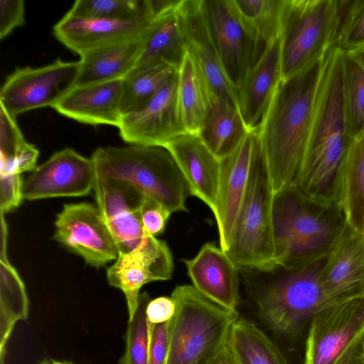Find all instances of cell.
I'll use <instances>...</instances> for the list:
<instances>
[{
  "mask_svg": "<svg viewBox=\"0 0 364 364\" xmlns=\"http://www.w3.org/2000/svg\"><path fill=\"white\" fill-rule=\"evenodd\" d=\"M345 53L333 46L323 58L309 139L294 186L322 202H337L343 161L352 141L343 109Z\"/></svg>",
  "mask_w": 364,
  "mask_h": 364,
  "instance_id": "1",
  "label": "cell"
},
{
  "mask_svg": "<svg viewBox=\"0 0 364 364\" xmlns=\"http://www.w3.org/2000/svg\"><path fill=\"white\" fill-rule=\"evenodd\" d=\"M323 58L293 77L281 80L257 129L274 193L294 185L296 180L311 129Z\"/></svg>",
  "mask_w": 364,
  "mask_h": 364,
  "instance_id": "2",
  "label": "cell"
},
{
  "mask_svg": "<svg viewBox=\"0 0 364 364\" xmlns=\"http://www.w3.org/2000/svg\"><path fill=\"white\" fill-rule=\"evenodd\" d=\"M348 223L337 202L315 200L297 186L274 193L273 262L292 269L327 257Z\"/></svg>",
  "mask_w": 364,
  "mask_h": 364,
  "instance_id": "3",
  "label": "cell"
},
{
  "mask_svg": "<svg viewBox=\"0 0 364 364\" xmlns=\"http://www.w3.org/2000/svg\"><path fill=\"white\" fill-rule=\"evenodd\" d=\"M325 259L299 268L289 269L272 262L240 269L247 294L272 330L282 335L293 334L316 314L333 306L321 282Z\"/></svg>",
  "mask_w": 364,
  "mask_h": 364,
  "instance_id": "4",
  "label": "cell"
},
{
  "mask_svg": "<svg viewBox=\"0 0 364 364\" xmlns=\"http://www.w3.org/2000/svg\"><path fill=\"white\" fill-rule=\"evenodd\" d=\"M99 176L127 182L173 213L188 211V183L164 146L131 145L97 148L91 156Z\"/></svg>",
  "mask_w": 364,
  "mask_h": 364,
  "instance_id": "5",
  "label": "cell"
},
{
  "mask_svg": "<svg viewBox=\"0 0 364 364\" xmlns=\"http://www.w3.org/2000/svg\"><path fill=\"white\" fill-rule=\"evenodd\" d=\"M176 311L169 321L166 364H212L224 346L237 311L225 308L193 286H176Z\"/></svg>",
  "mask_w": 364,
  "mask_h": 364,
  "instance_id": "6",
  "label": "cell"
},
{
  "mask_svg": "<svg viewBox=\"0 0 364 364\" xmlns=\"http://www.w3.org/2000/svg\"><path fill=\"white\" fill-rule=\"evenodd\" d=\"M339 0H284L279 33L282 80L322 60L335 46Z\"/></svg>",
  "mask_w": 364,
  "mask_h": 364,
  "instance_id": "7",
  "label": "cell"
},
{
  "mask_svg": "<svg viewBox=\"0 0 364 364\" xmlns=\"http://www.w3.org/2000/svg\"><path fill=\"white\" fill-rule=\"evenodd\" d=\"M273 196L271 178L259 143L243 203L225 252L239 269L273 262Z\"/></svg>",
  "mask_w": 364,
  "mask_h": 364,
  "instance_id": "8",
  "label": "cell"
},
{
  "mask_svg": "<svg viewBox=\"0 0 364 364\" xmlns=\"http://www.w3.org/2000/svg\"><path fill=\"white\" fill-rule=\"evenodd\" d=\"M304 364H364V296L329 306L312 318Z\"/></svg>",
  "mask_w": 364,
  "mask_h": 364,
  "instance_id": "9",
  "label": "cell"
},
{
  "mask_svg": "<svg viewBox=\"0 0 364 364\" xmlns=\"http://www.w3.org/2000/svg\"><path fill=\"white\" fill-rule=\"evenodd\" d=\"M79 69V61L60 59L42 67L16 68L2 85L0 107L15 119L27 111L53 107L75 85Z\"/></svg>",
  "mask_w": 364,
  "mask_h": 364,
  "instance_id": "10",
  "label": "cell"
},
{
  "mask_svg": "<svg viewBox=\"0 0 364 364\" xmlns=\"http://www.w3.org/2000/svg\"><path fill=\"white\" fill-rule=\"evenodd\" d=\"M210 33L226 76L238 89L266 45L241 16L232 0H205Z\"/></svg>",
  "mask_w": 364,
  "mask_h": 364,
  "instance_id": "11",
  "label": "cell"
},
{
  "mask_svg": "<svg viewBox=\"0 0 364 364\" xmlns=\"http://www.w3.org/2000/svg\"><path fill=\"white\" fill-rule=\"evenodd\" d=\"M54 225L53 239L82 257L86 264L98 268L117 258V245L100 210L93 204H64Z\"/></svg>",
  "mask_w": 364,
  "mask_h": 364,
  "instance_id": "12",
  "label": "cell"
},
{
  "mask_svg": "<svg viewBox=\"0 0 364 364\" xmlns=\"http://www.w3.org/2000/svg\"><path fill=\"white\" fill-rule=\"evenodd\" d=\"M173 271V257L167 244L147 234L130 252H119L107 268V279L110 286L124 293L130 320L138 306L141 287L151 282L171 279Z\"/></svg>",
  "mask_w": 364,
  "mask_h": 364,
  "instance_id": "13",
  "label": "cell"
},
{
  "mask_svg": "<svg viewBox=\"0 0 364 364\" xmlns=\"http://www.w3.org/2000/svg\"><path fill=\"white\" fill-rule=\"evenodd\" d=\"M96 172L92 159L73 149L55 152L23 181V199L80 197L93 190Z\"/></svg>",
  "mask_w": 364,
  "mask_h": 364,
  "instance_id": "14",
  "label": "cell"
},
{
  "mask_svg": "<svg viewBox=\"0 0 364 364\" xmlns=\"http://www.w3.org/2000/svg\"><path fill=\"white\" fill-rule=\"evenodd\" d=\"M177 73L144 106L122 115L121 138L132 145L165 146L187 133L177 101Z\"/></svg>",
  "mask_w": 364,
  "mask_h": 364,
  "instance_id": "15",
  "label": "cell"
},
{
  "mask_svg": "<svg viewBox=\"0 0 364 364\" xmlns=\"http://www.w3.org/2000/svg\"><path fill=\"white\" fill-rule=\"evenodd\" d=\"M95 198L119 250L127 253L138 246L147 233L141 221L144 195L132 185L96 174Z\"/></svg>",
  "mask_w": 364,
  "mask_h": 364,
  "instance_id": "16",
  "label": "cell"
},
{
  "mask_svg": "<svg viewBox=\"0 0 364 364\" xmlns=\"http://www.w3.org/2000/svg\"><path fill=\"white\" fill-rule=\"evenodd\" d=\"M178 14L186 48L203 73L215 102L223 100L238 108L237 90L221 65L208 25L205 0H182Z\"/></svg>",
  "mask_w": 364,
  "mask_h": 364,
  "instance_id": "17",
  "label": "cell"
},
{
  "mask_svg": "<svg viewBox=\"0 0 364 364\" xmlns=\"http://www.w3.org/2000/svg\"><path fill=\"white\" fill-rule=\"evenodd\" d=\"M259 144L257 129L248 131L240 145L220 161V176L215 218L220 248L226 252L245 198L250 171Z\"/></svg>",
  "mask_w": 364,
  "mask_h": 364,
  "instance_id": "18",
  "label": "cell"
},
{
  "mask_svg": "<svg viewBox=\"0 0 364 364\" xmlns=\"http://www.w3.org/2000/svg\"><path fill=\"white\" fill-rule=\"evenodd\" d=\"M320 278L333 305L364 296V233L348 222L326 257Z\"/></svg>",
  "mask_w": 364,
  "mask_h": 364,
  "instance_id": "19",
  "label": "cell"
},
{
  "mask_svg": "<svg viewBox=\"0 0 364 364\" xmlns=\"http://www.w3.org/2000/svg\"><path fill=\"white\" fill-rule=\"evenodd\" d=\"M151 21L82 18L67 12L53 26V33L66 48L81 55L97 48L139 38Z\"/></svg>",
  "mask_w": 364,
  "mask_h": 364,
  "instance_id": "20",
  "label": "cell"
},
{
  "mask_svg": "<svg viewBox=\"0 0 364 364\" xmlns=\"http://www.w3.org/2000/svg\"><path fill=\"white\" fill-rule=\"evenodd\" d=\"M193 286L218 304L237 311L240 269L228 254L213 242L204 244L196 257L182 260Z\"/></svg>",
  "mask_w": 364,
  "mask_h": 364,
  "instance_id": "21",
  "label": "cell"
},
{
  "mask_svg": "<svg viewBox=\"0 0 364 364\" xmlns=\"http://www.w3.org/2000/svg\"><path fill=\"white\" fill-rule=\"evenodd\" d=\"M282 80L279 36L268 42L238 89V109L248 131L256 130Z\"/></svg>",
  "mask_w": 364,
  "mask_h": 364,
  "instance_id": "22",
  "label": "cell"
},
{
  "mask_svg": "<svg viewBox=\"0 0 364 364\" xmlns=\"http://www.w3.org/2000/svg\"><path fill=\"white\" fill-rule=\"evenodd\" d=\"M173 156L190 191L216 213L220 161L206 147L197 134L185 133L165 146Z\"/></svg>",
  "mask_w": 364,
  "mask_h": 364,
  "instance_id": "23",
  "label": "cell"
},
{
  "mask_svg": "<svg viewBox=\"0 0 364 364\" xmlns=\"http://www.w3.org/2000/svg\"><path fill=\"white\" fill-rule=\"evenodd\" d=\"M122 80L75 85L52 108L81 123L118 127Z\"/></svg>",
  "mask_w": 364,
  "mask_h": 364,
  "instance_id": "24",
  "label": "cell"
},
{
  "mask_svg": "<svg viewBox=\"0 0 364 364\" xmlns=\"http://www.w3.org/2000/svg\"><path fill=\"white\" fill-rule=\"evenodd\" d=\"M141 46V36L83 53L80 55V69L75 85L123 79L136 65Z\"/></svg>",
  "mask_w": 364,
  "mask_h": 364,
  "instance_id": "25",
  "label": "cell"
},
{
  "mask_svg": "<svg viewBox=\"0 0 364 364\" xmlns=\"http://www.w3.org/2000/svg\"><path fill=\"white\" fill-rule=\"evenodd\" d=\"M177 79L182 124L187 133L198 134L215 99L203 73L187 48L178 68Z\"/></svg>",
  "mask_w": 364,
  "mask_h": 364,
  "instance_id": "26",
  "label": "cell"
},
{
  "mask_svg": "<svg viewBox=\"0 0 364 364\" xmlns=\"http://www.w3.org/2000/svg\"><path fill=\"white\" fill-rule=\"evenodd\" d=\"M248 130L238 108L223 101L214 102L198 133L209 151L220 161L230 155Z\"/></svg>",
  "mask_w": 364,
  "mask_h": 364,
  "instance_id": "27",
  "label": "cell"
},
{
  "mask_svg": "<svg viewBox=\"0 0 364 364\" xmlns=\"http://www.w3.org/2000/svg\"><path fill=\"white\" fill-rule=\"evenodd\" d=\"M178 8L151 21L141 36L136 65L161 60L178 68L186 50Z\"/></svg>",
  "mask_w": 364,
  "mask_h": 364,
  "instance_id": "28",
  "label": "cell"
},
{
  "mask_svg": "<svg viewBox=\"0 0 364 364\" xmlns=\"http://www.w3.org/2000/svg\"><path fill=\"white\" fill-rule=\"evenodd\" d=\"M177 72V68L161 60L136 65L122 79V116L144 106Z\"/></svg>",
  "mask_w": 364,
  "mask_h": 364,
  "instance_id": "29",
  "label": "cell"
},
{
  "mask_svg": "<svg viewBox=\"0 0 364 364\" xmlns=\"http://www.w3.org/2000/svg\"><path fill=\"white\" fill-rule=\"evenodd\" d=\"M338 203L348 223L364 228V134L352 140L344 156L339 180Z\"/></svg>",
  "mask_w": 364,
  "mask_h": 364,
  "instance_id": "30",
  "label": "cell"
},
{
  "mask_svg": "<svg viewBox=\"0 0 364 364\" xmlns=\"http://www.w3.org/2000/svg\"><path fill=\"white\" fill-rule=\"evenodd\" d=\"M237 364H288L278 346L255 324L237 319L226 340Z\"/></svg>",
  "mask_w": 364,
  "mask_h": 364,
  "instance_id": "31",
  "label": "cell"
},
{
  "mask_svg": "<svg viewBox=\"0 0 364 364\" xmlns=\"http://www.w3.org/2000/svg\"><path fill=\"white\" fill-rule=\"evenodd\" d=\"M6 256L1 257L0 299V363H4L6 344L16 323L26 320L28 299L25 286L18 273L9 264Z\"/></svg>",
  "mask_w": 364,
  "mask_h": 364,
  "instance_id": "32",
  "label": "cell"
},
{
  "mask_svg": "<svg viewBox=\"0 0 364 364\" xmlns=\"http://www.w3.org/2000/svg\"><path fill=\"white\" fill-rule=\"evenodd\" d=\"M343 92L347 133L353 140L364 134V71L346 53Z\"/></svg>",
  "mask_w": 364,
  "mask_h": 364,
  "instance_id": "33",
  "label": "cell"
},
{
  "mask_svg": "<svg viewBox=\"0 0 364 364\" xmlns=\"http://www.w3.org/2000/svg\"><path fill=\"white\" fill-rule=\"evenodd\" d=\"M68 13L82 18L153 20L148 0H77Z\"/></svg>",
  "mask_w": 364,
  "mask_h": 364,
  "instance_id": "34",
  "label": "cell"
},
{
  "mask_svg": "<svg viewBox=\"0 0 364 364\" xmlns=\"http://www.w3.org/2000/svg\"><path fill=\"white\" fill-rule=\"evenodd\" d=\"M259 41L264 45L279 36L284 0H232Z\"/></svg>",
  "mask_w": 364,
  "mask_h": 364,
  "instance_id": "35",
  "label": "cell"
},
{
  "mask_svg": "<svg viewBox=\"0 0 364 364\" xmlns=\"http://www.w3.org/2000/svg\"><path fill=\"white\" fill-rule=\"evenodd\" d=\"M151 298L147 292L140 293L133 318L128 321L124 336L125 350L119 364H148L151 323L146 314Z\"/></svg>",
  "mask_w": 364,
  "mask_h": 364,
  "instance_id": "36",
  "label": "cell"
},
{
  "mask_svg": "<svg viewBox=\"0 0 364 364\" xmlns=\"http://www.w3.org/2000/svg\"><path fill=\"white\" fill-rule=\"evenodd\" d=\"M339 3L335 46L346 52L364 45V0H339Z\"/></svg>",
  "mask_w": 364,
  "mask_h": 364,
  "instance_id": "37",
  "label": "cell"
},
{
  "mask_svg": "<svg viewBox=\"0 0 364 364\" xmlns=\"http://www.w3.org/2000/svg\"><path fill=\"white\" fill-rule=\"evenodd\" d=\"M26 142L16 124V119L0 107V155L1 161L11 159Z\"/></svg>",
  "mask_w": 364,
  "mask_h": 364,
  "instance_id": "38",
  "label": "cell"
},
{
  "mask_svg": "<svg viewBox=\"0 0 364 364\" xmlns=\"http://www.w3.org/2000/svg\"><path fill=\"white\" fill-rule=\"evenodd\" d=\"M171 212L165 207L144 196L141 205V221L144 231L153 237L164 232Z\"/></svg>",
  "mask_w": 364,
  "mask_h": 364,
  "instance_id": "39",
  "label": "cell"
},
{
  "mask_svg": "<svg viewBox=\"0 0 364 364\" xmlns=\"http://www.w3.org/2000/svg\"><path fill=\"white\" fill-rule=\"evenodd\" d=\"M39 155L34 145L26 142L24 145L9 161H1L0 175L21 174L33 171Z\"/></svg>",
  "mask_w": 364,
  "mask_h": 364,
  "instance_id": "40",
  "label": "cell"
},
{
  "mask_svg": "<svg viewBox=\"0 0 364 364\" xmlns=\"http://www.w3.org/2000/svg\"><path fill=\"white\" fill-rule=\"evenodd\" d=\"M1 213L4 214L18 207L23 199L21 174L0 175Z\"/></svg>",
  "mask_w": 364,
  "mask_h": 364,
  "instance_id": "41",
  "label": "cell"
},
{
  "mask_svg": "<svg viewBox=\"0 0 364 364\" xmlns=\"http://www.w3.org/2000/svg\"><path fill=\"white\" fill-rule=\"evenodd\" d=\"M25 6L22 0L0 1V38L7 36L14 28L23 25Z\"/></svg>",
  "mask_w": 364,
  "mask_h": 364,
  "instance_id": "42",
  "label": "cell"
},
{
  "mask_svg": "<svg viewBox=\"0 0 364 364\" xmlns=\"http://www.w3.org/2000/svg\"><path fill=\"white\" fill-rule=\"evenodd\" d=\"M169 321L151 324L148 364H166L168 353Z\"/></svg>",
  "mask_w": 364,
  "mask_h": 364,
  "instance_id": "43",
  "label": "cell"
},
{
  "mask_svg": "<svg viewBox=\"0 0 364 364\" xmlns=\"http://www.w3.org/2000/svg\"><path fill=\"white\" fill-rule=\"evenodd\" d=\"M176 311V303L171 296H159L150 299L146 314L151 324L162 323L170 321Z\"/></svg>",
  "mask_w": 364,
  "mask_h": 364,
  "instance_id": "44",
  "label": "cell"
},
{
  "mask_svg": "<svg viewBox=\"0 0 364 364\" xmlns=\"http://www.w3.org/2000/svg\"><path fill=\"white\" fill-rule=\"evenodd\" d=\"M213 364H237L227 346L226 342L217 355Z\"/></svg>",
  "mask_w": 364,
  "mask_h": 364,
  "instance_id": "45",
  "label": "cell"
},
{
  "mask_svg": "<svg viewBox=\"0 0 364 364\" xmlns=\"http://www.w3.org/2000/svg\"><path fill=\"white\" fill-rule=\"evenodd\" d=\"M345 53L358 63L364 71V45L346 51Z\"/></svg>",
  "mask_w": 364,
  "mask_h": 364,
  "instance_id": "46",
  "label": "cell"
},
{
  "mask_svg": "<svg viewBox=\"0 0 364 364\" xmlns=\"http://www.w3.org/2000/svg\"><path fill=\"white\" fill-rule=\"evenodd\" d=\"M38 364H73L70 362L59 361L53 359L44 360L41 361Z\"/></svg>",
  "mask_w": 364,
  "mask_h": 364,
  "instance_id": "47",
  "label": "cell"
},
{
  "mask_svg": "<svg viewBox=\"0 0 364 364\" xmlns=\"http://www.w3.org/2000/svg\"><path fill=\"white\" fill-rule=\"evenodd\" d=\"M363 232L364 233V228H363Z\"/></svg>",
  "mask_w": 364,
  "mask_h": 364,
  "instance_id": "48",
  "label": "cell"
},
{
  "mask_svg": "<svg viewBox=\"0 0 364 364\" xmlns=\"http://www.w3.org/2000/svg\"><path fill=\"white\" fill-rule=\"evenodd\" d=\"M214 361H215V360H214ZM214 361H213V363H214ZM213 363L212 364H213Z\"/></svg>",
  "mask_w": 364,
  "mask_h": 364,
  "instance_id": "49",
  "label": "cell"
}]
</instances>
